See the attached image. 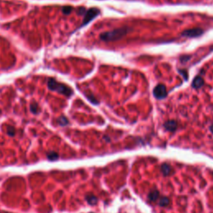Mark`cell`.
I'll return each mask as SVG.
<instances>
[{
	"label": "cell",
	"instance_id": "cell-1",
	"mask_svg": "<svg viewBox=\"0 0 213 213\" xmlns=\"http://www.w3.org/2000/svg\"><path fill=\"white\" fill-rule=\"evenodd\" d=\"M128 32V28H119L112 31L104 32L100 34V39L105 42H113V41H117V40L121 39L122 38H123Z\"/></svg>",
	"mask_w": 213,
	"mask_h": 213
},
{
	"label": "cell",
	"instance_id": "cell-2",
	"mask_svg": "<svg viewBox=\"0 0 213 213\" xmlns=\"http://www.w3.org/2000/svg\"><path fill=\"white\" fill-rule=\"evenodd\" d=\"M48 88L52 91H55L58 93H61L62 95L66 96V97H70L73 95V90L71 89L70 87L67 86V85L58 82L56 81L55 79L49 78L48 80Z\"/></svg>",
	"mask_w": 213,
	"mask_h": 213
},
{
	"label": "cell",
	"instance_id": "cell-3",
	"mask_svg": "<svg viewBox=\"0 0 213 213\" xmlns=\"http://www.w3.org/2000/svg\"><path fill=\"white\" fill-rule=\"evenodd\" d=\"M99 14H100V10L98 9L93 8V9H88L87 11H86V13L84 14V19H83V22H82V26L86 25L88 22H91Z\"/></svg>",
	"mask_w": 213,
	"mask_h": 213
},
{
	"label": "cell",
	"instance_id": "cell-4",
	"mask_svg": "<svg viewBox=\"0 0 213 213\" xmlns=\"http://www.w3.org/2000/svg\"><path fill=\"white\" fill-rule=\"evenodd\" d=\"M153 95L157 99H163L167 95V91L165 85L158 84L153 89Z\"/></svg>",
	"mask_w": 213,
	"mask_h": 213
},
{
	"label": "cell",
	"instance_id": "cell-5",
	"mask_svg": "<svg viewBox=\"0 0 213 213\" xmlns=\"http://www.w3.org/2000/svg\"><path fill=\"white\" fill-rule=\"evenodd\" d=\"M203 34V30L202 28H191L187 29L182 34V36L187 37V38H196L201 36Z\"/></svg>",
	"mask_w": 213,
	"mask_h": 213
},
{
	"label": "cell",
	"instance_id": "cell-6",
	"mask_svg": "<svg viewBox=\"0 0 213 213\" xmlns=\"http://www.w3.org/2000/svg\"><path fill=\"white\" fill-rule=\"evenodd\" d=\"M164 127H165L167 131H171V132H173L175 131L177 127V123L176 121L171 120L166 122L165 124H164Z\"/></svg>",
	"mask_w": 213,
	"mask_h": 213
},
{
	"label": "cell",
	"instance_id": "cell-7",
	"mask_svg": "<svg viewBox=\"0 0 213 213\" xmlns=\"http://www.w3.org/2000/svg\"><path fill=\"white\" fill-rule=\"evenodd\" d=\"M203 84H204V80H203V78H202L201 76H197V77H196V78H194L193 82H192V84L191 85H192V87L197 89V88L202 87V86H203Z\"/></svg>",
	"mask_w": 213,
	"mask_h": 213
},
{
	"label": "cell",
	"instance_id": "cell-8",
	"mask_svg": "<svg viewBox=\"0 0 213 213\" xmlns=\"http://www.w3.org/2000/svg\"><path fill=\"white\" fill-rule=\"evenodd\" d=\"M172 168H171V167L170 165H169L168 163H164V164H163L162 165V167H161V171H162V173L165 176V177H167V176H169L170 174L172 172Z\"/></svg>",
	"mask_w": 213,
	"mask_h": 213
},
{
	"label": "cell",
	"instance_id": "cell-9",
	"mask_svg": "<svg viewBox=\"0 0 213 213\" xmlns=\"http://www.w3.org/2000/svg\"><path fill=\"white\" fill-rule=\"evenodd\" d=\"M159 197L160 193L159 191H157V190H153L148 194V200L151 202H156L159 199Z\"/></svg>",
	"mask_w": 213,
	"mask_h": 213
},
{
	"label": "cell",
	"instance_id": "cell-10",
	"mask_svg": "<svg viewBox=\"0 0 213 213\" xmlns=\"http://www.w3.org/2000/svg\"><path fill=\"white\" fill-rule=\"evenodd\" d=\"M47 157L49 161H56L58 158V154L55 151H49L47 153Z\"/></svg>",
	"mask_w": 213,
	"mask_h": 213
},
{
	"label": "cell",
	"instance_id": "cell-11",
	"mask_svg": "<svg viewBox=\"0 0 213 213\" xmlns=\"http://www.w3.org/2000/svg\"><path fill=\"white\" fill-rule=\"evenodd\" d=\"M169 204H170V200H169L168 197H167V196L162 197V198L159 200V205L161 207H167Z\"/></svg>",
	"mask_w": 213,
	"mask_h": 213
},
{
	"label": "cell",
	"instance_id": "cell-12",
	"mask_svg": "<svg viewBox=\"0 0 213 213\" xmlns=\"http://www.w3.org/2000/svg\"><path fill=\"white\" fill-rule=\"evenodd\" d=\"M86 200H87V202H88L90 205H95L96 203H97V202H98V198H97L96 196H92V195L87 196V197H86Z\"/></svg>",
	"mask_w": 213,
	"mask_h": 213
},
{
	"label": "cell",
	"instance_id": "cell-13",
	"mask_svg": "<svg viewBox=\"0 0 213 213\" xmlns=\"http://www.w3.org/2000/svg\"><path fill=\"white\" fill-rule=\"evenodd\" d=\"M15 132H16V131H15V129L13 127L8 126V127H7V133H8V135L11 136V137H14V135H15Z\"/></svg>",
	"mask_w": 213,
	"mask_h": 213
},
{
	"label": "cell",
	"instance_id": "cell-14",
	"mask_svg": "<svg viewBox=\"0 0 213 213\" xmlns=\"http://www.w3.org/2000/svg\"><path fill=\"white\" fill-rule=\"evenodd\" d=\"M58 123L61 126H65V125H67L68 123V120L65 117H61V118H59Z\"/></svg>",
	"mask_w": 213,
	"mask_h": 213
},
{
	"label": "cell",
	"instance_id": "cell-15",
	"mask_svg": "<svg viewBox=\"0 0 213 213\" xmlns=\"http://www.w3.org/2000/svg\"><path fill=\"white\" fill-rule=\"evenodd\" d=\"M30 109H31V111L34 113H38V104L37 103H32L31 104V107H30Z\"/></svg>",
	"mask_w": 213,
	"mask_h": 213
},
{
	"label": "cell",
	"instance_id": "cell-16",
	"mask_svg": "<svg viewBox=\"0 0 213 213\" xmlns=\"http://www.w3.org/2000/svg\"><path fill=\"white\" fill-rule=\"evenodd\" d=\"M72 10H73V8H72V7H69V6L64 7V8L62 9V12H63V14H69L71 12H72Z\"/></svg>",
	"mask_w": 213,
	"mask_h": 213
},
{
	"label": "cell",
	"instance_id": "cell-17",
	"mask_svg": "<svg viewBox=\"0 0 213 213\" xmlns=\"http://www.w3.org/2000/svg\"><path fill=\"white\" fill-rule=\"evenodd\" d=\"M210 131L213 133V124H212V125H211V126L210 127Z\"/></svg>",
	"mask_w": 213,
	"mask_h": 213
}]
</instances>
